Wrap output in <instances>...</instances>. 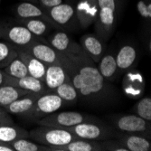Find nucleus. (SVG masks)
<instances>
[{
    "mask_svg": "<svg viewBox=\"0 0 151 151\" xmlns=\"http://www.w3.org/2000/svg\"><path fill=\"white\" fill-rule=\"evenodd\" d=\"M64 67L75 87L79 98L93 107H105L118 100V91L100 73L96 63L82 52L67 56Z\"/></svg>",
    "mask_w": 151,
    "mask_h": 151,
    "instance_id": "obj_1",
    "label": "nucleus"
},
{
    "mask_svg": "<svg viewBox=\"0 0 151 151\" xmlns=\"http://www.w3.org/2000/svg\"><path fill=\"white\" fill-rule=\"evenodd\" d=\"M99 13L96 19L95 31L103 42H106L114 32L116 24V0H97Z\"/></svg>",
    "mask_w": 151,
    "mask_h": 151,
    "instance_id": "obj_2",
    "label": "nucleus"
},
{
    "mask_svg": "<svg viewBox=\"0 0 151 151\" xmlns=\"http://www.w3.org/2000/svg\"><path fill=\"white\" fill-rule=\"evenodd\" d=\"M76 138L89 140H104L116 138L119 131L100 121H86L66 129Z\"/></svg>",
    "mask_w": 151,
    "mask_h": 151,
    "instance_id": "obj_3",
    "label": "nucleus"
},
{
    "mask_svg": "<svg viewBox=\"0 0 151 151\" xmlns=\"http://www.w3.org/2000/svg\"><path fill=\"white\" fill-rule=\"evenodd\" d=\"M29 137L35 142L48 147L63 146L78 139L67 129L42 125L30 130Z\"/></svg>",
    "mask_w": 151,
    "mask_h": 151,
    "instance_id": "obj_4",
    "label": "nucleus"
},
{
    "mask_svg": "<svg viewBox=\"0 0 151 151\" xmlns=\"http://www.w3.org/2000/svg\"><path fill=\"white\" fill-rule=\"evenodd\" d=\"M63 105V101L58 95L53 92H46L41 95L33 107L22 117L31 121H37L47 115L58 111Z\"/></svg>",
    "mask_w": 151,
    "mask_h": 151,
    "instance_id": "obj_5",
    "label": "nucleus"
},
{
    "mask_svg": "<svg viewBox=\"0 0 151 151\" xmlns=\"http://www.w3.org/2000/svg\"><path fill=\"white\" fill-rule=\"evenodd\" d=\"M86 121H100V120L96 118H93L91 116L81 113L78 111H63V112H53L37 120L36 122L38 125L66 129L69 127Z\"/></svg>",
    "mask_w": 151,
    "mask_h": 151,
    "instance_id": "obj_6",
    "label": "nucleus"
},
{
    "mask_svg": "<svg viewBox=\"0 0 151 151\" xmlns=\"http://www.w3.org/2000/svg\"><path fill=\"white\" fill-rule=\"evenodd\" d=\"M45 12L56 29L73 30L76 26H79L75 6L70 2H63Z\"/></svg>",
    "mask_w": 151,
    "mask_h": 151,
    "instance_id": "obj_7",
    "label": "nucleus"
},
{
    "mask_svg": "<svg viewBox=\"0 0 151 151\" xmlns=\"http://www.w3.org/2000/svg\"><path fill=\"white\" fill-rule=\"evenodd\" d=\"M114 129L119 132L139 134L150 139V121L140 118L138 115H121L112 119Z\"/></svg>",
    "mask_w": 151,
    "mask_h": 151,
    "instance_id": "obj_8",
    "label": "nucleus"
},
{
    "mask_svg": "<svg viewBox=\"0 0 151 151\" xmlns=\"http://www.w3.org/2000/svg\"><path fill=\"white\" fill-rule=\"evenodd\" d=\"M24 49L46 65L60 64L64 66L67 61V56L54 50L45 38H37Z\"/></svg>",
    "mask_w": 151,
    "mask_h": 151,
    "instance_id": "obj_9",
    "label": "nucleus"
},
{
    "mask_svg": "<svg viewBox=\"0 0 151 151\" xmlns=\"http://www.w3.org/2000/svg\"><path fill=\"white\" fill-rule=\"evenodd\" d=\"M45 40L54 50L65 56H76L83 52L78 43L73 41L66 32L60 29L49 33Z\"/></svg>",
    "mask_w": 151,
    "mask_h": 151,
    "instance_id": "obj_10",
    "label": "nucleus"
},
{
    "mask_svg": "<svg viewBox=\"0 0 151 151\" xmlns=\"http://www.w3.org/2000/svg\"><path fill=\"white\" fill-rule=\"evenodd\" d=\"M3 36L6 42L10 43L17 48H24L39 37H35L23 24L11 25L6 27L3 31Z\"/></svg>",
    "mask_w": 151,
    "mask_h": 151,
    "instance_id": "obj_11",
    "label": "nucleus"
},
{
    "mask_svg": "<svg viewBox=\"0 0 151 151\" xmlns=\"http://www.w3.org/2000/svg\"><path fill=\"white\" fill-rule=\"evenodd\" d=\"M79 26L82 29L93 24L97 19L99 6L97 0H79L75 6Z\"/></svg>",
    "mask_w": 151,
    "mask_h": 151,
    "instance_id": "obj_12",
    "label": "nucleus"
},
{
    "mask_svg": "<svg viewBox=\"0 0 151 151\" xmlns=\"http://www.w3.org/2000/svg\"><path fill=\"white\" fill-rule=\"evenodd\" d=\"M4 84H9L30 92H36L42 94L50 92L43 81L36 79L29 74L21 78H15V77H11L6 73Z\"/></svg>",
    "mask_w": 151,
    "mask_h": 151,
    "instance_id": "obj_13",
    "label": "nucleus"
},
{
    "mask_svg": "<svg viewBox=\"0 0 151 151\" xmlns=\"http://www.w3.org/2000/svg\"><path fill=\"white\" fill-rule=\"evenodd\" d=\"M80 43L83 52L97 64L105 52L103 41L97 35L87 34L81 36Z\"/></svg>",
    "mask_w": 151,
    "mask_h": 151,
    "instance_id": "obj_14",
    "label": "nucleus"
},
{
    "mask_svg": "<svg viewBox=\"0 0 151 151\" xmlns=\"http://www.w3.org/2000/svg\"><path fill=\"white\" fill-rule=\"evenodd\" d=\"M129 151H150L151 141L149 139L139 134L118 132L115 138Z\"/></svg>",
    "mask_w": 151,
    "mask_h": 151,
    "instance_id": "obj_15",
    "label": "nucleus"
},
{
    "mask_svg": "<svg viewBox=\"0 0 151 151\" xmlns=\"http://www.w3.org/2000/svg\"><path fill=\"white\" fill-rule=\"evenodd\" d=\"M69 79V73L64 66L60 64H50L46 66L44 82L50 92Z\"/></svg>",
    "mask_w": 151,
    "mask_h": 151,
    "instance_id": "obj_16",
    "label": "nucleus"
},
{
    "mask_svg": "<svg viewBox=\"0 0 151 151\" xmlns=\"http://www.w3.org/2000/svg\"><path fill=\"white\" fill-rule=\"evenodd\" d=\"M14 11H15V14L17 19H20V20L39 18V19L46 20L51 23L45 10L43 8H41L37 4H35L32 2H28V1L20 2L15 6V10Z\"/></svg>",
    "mask_w": 151,
    "mask_h": 151,
    "instance_id": "obj_17",
    "label": "nucleus"
},
{
    "mask_svg": "<svg viewBox=\"0 0 151 151\" xmlns=\"http://www.w3.org/2000/svg\"><path fill=\"white\" fill-rule=\"evenodd\" d=\"M17 49L18 52V56L22 59V61L24 63L27 68L28 74L44 81L47 65L39 61L38 59H36L35 57H34L31 53H29L24 48H17Z\"/></svg>",
    "mask_w": 151,
    "mask_h": 151,
    "instance_id": "obj_18",
    "label": "nucleus"
},
{
    "mask_svg": "<svg viewBox=\"0 0 151 151\" xmlns=\"http://www.w3.org/2000/svg\"><path fill=\"white\" fill-rule=\"evenodd\" d=\"M42 95V93H36V92H28L20 98L13 101L11 104L4 108L9 114H15L23 116L26 113L29 109L33 107L35 101Z\"/></svg>",
    "mask_w": 151,
    "mask_h": 151,
    "instance_id": "obj_19",
    "label": "nucleus"
},
{
    "mask_svg": "<svg viewBox=\"0 0 151 151\" xmlns=\"http://www.w3.org/2000/svg\"><path fill=\"white\" fill-rule=\"evenodd\" d=\"M49 151H102L100 141L76 139L63 146L49 147Z\"/></svg>",
    "mask_w": 151,
    "mask_h": 151,
    "instance_id": "obj_20",
    "label": "nucleus"
},
{
    "mask_svg": "<svg viewBox=\"0 0 151 151\" xmlns=\"http://www.w3.org/2000/svg\"><path fill=\"white\" fill-rule=\"evenodd\" d=\"M115 58L118 69L119 71H127L136 64L138 51L132 45H124L118 51Z\"/></svg>",
    "mask_w": 151,
    "mask_h": 151,
    "instance_id": "obj_21",
    "label": "nucleus"
},
{
    "mask_svg": "<svg viewBox=\"0 0 151 151\" xmlns=\"http://www.w3.org/2000/svg\"><path fill=\"white\" fill-rule=\"evenodd\" d=\"M18 22L24 25L27 29H28L35 37L39 38H45L52 29L55 28L52 23L44 20V19H39V18H34V19H24L20 20L17 19Z\"/></svg>",
    "mask_w": 151,
    "mask_h": 151,
    "instance_id": "obj_22",
    "label": "nucleus"
},
{
    "mask_svg": "<svg viewBox=\"0 0 151 151\" xmlns=\"http://www.w3.org/2000/svg\"><path fill=\"white\" fill-rule=\"evenodd\" d=\"M98 70L107 81H113L119 71L115 55L112 53L103 54L98 63Z\"/></svg>",
    "mask_w": 151,
    "mask_h": 151,
    "instance_id": "obj_23",
    "label": "nucleus"
},
{
    "mask_svg": "<svg viewBox=\"0 0 151 151\" xmlns=\"http://www.w3.org/2000/svg\"><path fill=\"white\" fill-rule=\"evenodd\" d=\"M22 138H29V132L17 126L15 123L0 126V141L9 144L10 142Z\"/></svg>",
    "mask_w": 151,
    "mask_h": 151,
    "instance_id": "obj_24",
    "label": "nucleus"
},
{
    "mask_svg": "<svg viewBox=\"0 0 151 151\" xmlns=\"http://www.w3.org/2000/svg\"><path fill=\"white\" fill-rule=\"evenodd\" d=\"M25 90L12 86L9 84H3L0 86V107L6 108L13 101H15L21 96L28 93Z\"/></svg>",
    "mask_w": 151,
    "mask_h": 151,
    "instance_id": "obj_25",
    "label": "nucleus"
},
{
    "mask_svg": "<svg viewBox=\"0 0 151 151\" xmlns=\"http://www.w3.org/2000/svg\"><path fill=\"white\" fill-rule=\"evenodd\" d=\"M51 92H53L56 95H58L63 101L64 105L74 104L77 102L79 99L78 92L75 87L73 86V84L72 83L70 79L66 81L65 82H63L60 86H58L56 89L52 91Z\"/></svg>",
    "mask_w": 151,
    "mask_h": 151,
    "instance_id": "obj_26",
    "label": "nucleus"
},
{
    "mask_svg": "<svg viewBox=\"0 0 151 151\" xmlns=\"http://www.w3.org/2000/svg\"><path fill=\"white\" fill-rule=\"evenodd\" d=\"M14 151H49V147L27 139V138L18 139L9 143Z\"/></svg>",
    "mask_w": 151,
    "mask_h": 151,
    "instance_id": "obj_27",
    "label": "nucleus"
},
{
    "mask_svg": "<svg viewBox=\"0 0 151 151\" xmlns=\"http://www.w3.org/2000/svg\"><path fill=\"white\" fill-rule=\"evenodd\" d=\"M17 56L18 52L16 46L8 42L0 41V69L7 66Z\"/></svg>",
    "mask_w": 151,
    "mask_h": 151,
    "instance_id": "obj_28",
    "label": "nucleus"
},
{
    "mask_svg": "<svg viewBox=\"0 0 151 151\" xmlns=\"http://www.w3.org/2000/svg\"><path fill=\"white\" fill-rule=\"evenodd\" d=\"M3 71L7 75L15 78H21L28 75L27 68L19 56L16 57L7 66L3 68Z\"/></svg>",
    "mask_w": 151,
    "mask_h": 151,
    "instance_id": "obj_29",
    "label": "nucleus"
},
{
    "mask_svg": "<svg viewBox=\"0 0 151 151\" xmlns=\"http://www.w3.org/2000/svg\"><path fill=\"white\" fill-rule=\"evenodd\" d=\"M136 115L140 118L151 121V99L149 97H144L139 100L135 105Z\"/></svg>",
    "mask_w": 151,
    "mask_h": 151,
    "instance_id": "obj_30",
    "label": "nucleus"
},
{
    "mask_svg": "<svg viewBox=\"0 0 151 151\" xmlns=\"http://www.w3.org/2000/svg\"><path fill=\"white\" fill-rule=\"evenodd\" d=\"M100 144L101 146V149L109 150V151H129L125 147H123L117 139L114 140L112 139L100 140Z\"/></svg>",
    "mask_w": 151,
    "mask_h": 151,
    "instance_id": "obj_31",
    "label": "nucleus"
},
{
    "mask_svg": "<svg viewBox=\"0 0 151 151\" xmlns=\"http://www.w3.org/2000/svg\"><path fill=\"white\" fill-rule=\"evenodd\" d=\"M137 10L139 16L147 20L151 18V2L150 0H139L137 3Z\"/></svg>",
    "mask_w": 151,
    "mask_h": 151,
    "instance_id": "obj_32",
    "label": "nucleus"
},
{
    "mask_svg": "<svg viewBox=\"0 0 151 151\" xmlns=\"http://www.w3.org/2000/svg\"><path fill=\"white\" fill-rule=\"evenodd\" d=\"M63 3V0H37V5L45 11Z\"/></svg>",
    "mask_w": 151,
    "mask_h": 151,
    "instance_id": "obj_33",
    "label": "nucleus"
},
{
    "mask_svg": "<svg viewBox=\"0 0 151 151\" xmlns=\"http://www.w3.org/2000/svg\"><path fill=\"white\" fill-rule=\"evenodd\" d=\"M14 124V121L9 113L2 107H0V126Z\"/></svg>",
    "mask_w": 151,
    "mask_h": 151,
    "instance_id": "obj_34",
    "label": "nucleus"
},
{
    "mask_svg": "<svg viewBox=\"0 0 151 151\" xmlns=\"http://www.w3.org/2000/svg\"><path fill=\"white\" fill-rule=\"evenodd\" d=\"M0 151H14V149L9 144L0 141Z\"/></svg>",
    "mask_w": 151,
    "mask_h": 151,
    "instance_id": "obj_35",
    "label": "nucleus"
},
{
    "mask_svg": "<svg viewBox=\"0 0 151 151\" xmlns=\"http://www.w3.org/2000/svg\"><path fill=\"white\" fill-rule=\"evenodd\" d=\"M5 76H6V73H5V72L3 71V69H0V86L4 84Z\"/></svg>",
    "mask_w": 151,
    "mask_h": 151,
    "instance_id": "obj_36",
    "label": "nucleus"
},
{
    "mask_svg": "<svg viewBox=\"0 0 151 151\" xmlns=\"http://www.w3.org/2000/svg\"><path fill=\"white\" fill-rule=\"evenodd\" d=\"M23 1H28V2H32V3L37 4V0H23Z\"/></svg>",
    "mask_w": 151,
    "mask_h": 151,
    "instance_id": "obj_37",
    "label": "nucleus"
},
{
    "mask_svg": "<svg viewBox=\"0 0 151 151\" xmlns=\"http://www.w3.org/2000/svg\"><path fill=\"white\" fill-rule=\"evenodd\" d=\"M121 1H123V0H116L117 4H118V3H119V2H121Z\"/></svg>",
    "mask_w": 151,
    "mask_h": 151,
    "instance_id": "obj_38",
    "label": "nucleus"
},
{
    "mask_svg": "<svg viewBox=\"0 0 151 151\" xmlns=\"http://www.w3.org/2000/svg\"><path fill=\"white\" fill-rule=\"evenodd\" d=\"M1 35H2V33H1V31H0V38H1Z\"/></svg>",
    "mask_w": 151,
    "mask_h": 151,
    "instance_id": "obj_39",
    "label": "nucleus"
}]
</instances>
